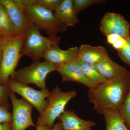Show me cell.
Listing matches in <instances>:
<instances>
[{"instance_id":"4","label":"cell","mask_w":130,"mask_h":130,"mask_svg":"<svg viewBox=\"0 0 130 130\" xmlns=\"http://www.w3.org/2000/svg\"><path fill=\"white\" fill-rule=\"evenodd\" d=\"M76 95L75 91H63L56 86L47 98L48 105L44 112L38 118L36 126H44L52 129L56 119L65 111L67 103Z\"/></svg>"},{"instance_id":"31","label":"cell","mask_w":130,"mask_h":130,"mask_svg":"<svg viewBox=\"0 0 130 130\" xmlns=\"http://www.w3.org/2000/svg\"><path fill=\"white\" fill-rule=\"evenodd\" d=\"M2 44L0 46V68H1V65L2 60Z\"/></svg>"},{"instance_id":"23","label":"cell","mask_w":130,"mask_h":130,"mask_svg":"<svg viewBox=\"0 0 130 130\" xmlns=\"http://www.w3.org/2000/svg\"><path fill=\"white\" fill-rule=\"evenodd\" d=\"M11 90L7 85H0V105L9 109L11 105L9 95Z\"/></svg>"},{"instance_id":"12","label":"cell","mask_w":130,"mask_h":130,"mask_svg":"<svg viewBox=\"0 0 130 130\" xmlns=\"http://www.w3.org/2000/svg\"><path fill=\"white\" fill-rule=\"evenodd\" d=\"M79 47L75 46L63 50L59 46L49 48L43 55L45 61L51 63L59 68L61 65L77 59Z\"/></svg>"},{"instance_id":"18","label":"cell","mask_w":130,"mask_h":130,"mask_svg":"<svg viewBox=\"0 0 130 130\" xmlns=\"http://www.w3.org/2000/svg\"><path fill=\"white\" fill-rule=\"evenodd\" d=\"M106 130H130L118 111H108L103 114Z\"/></svg>"},{"instance_id":"13","label":"cell","mask_w":130,"mask_h":130,"mask_svg":"<svg viewBox=\"0 0 130 130\" xmlns=\"http://www.w3.org/2000/svg\"><path fill=\"white\" fill-rule=\"evenodd\" d=\"M63 130H91L96 125L95 122L82 119L73 111L65 110L58 118Z\"/></svg>"},{"instance_id":"9","label":"cell","mask_w":130,"mask_h":130,"mask_svg":"<svg viewBox=\"0 0 130 130\" xmlns=\"http://www.w3.org/2000/svg\"><path fill=\"white\" fill-rule=\"evenodd\" d=\"M130 24L121 14L107 12L103 16L100 29L106 36L116 34L125 40L129 38Z\"/></svg>"},{"instance_id":"30","label":"cell","mask_w":130,"mask_h":130,"mask_svg":"<svg viewBox=\"0 0 130 130\" xmlns=\"http://www.w3.org/2000/svg\"><path fill=\"white\" fill-rule=\"evenodd\" d=\"M36 130H51L52 129L44 126H36Z\"/></svg>"},{"instance_id":"22","label":"cell","mask_w":130,"mask_h":130,"mask_svg":"<svg viewBox=\"0 0 130 130\" xmlns=\"http://www.w3.org/2000/svg\"><path fill=\"white\" fill-rule=\"evenodd\" d=\"M73 7L77 14L91 5L103 2L100 0H73Z\"/></svg>"},{"instance_id":"28","label":"cell","mask_w":130,"mask_h":130,"mask_svg":"<svg viewBox=\"0 0 130 130\" xmlns=\"http://www.w3.org/2000/svg\"><path fill=\"white\" fill-rule=\"evenodd\" d=\"M0 130H12L11 123L5 122L0 123Z\"/></svg>"},{"instance_id":"20","label":"cell","mask_w":130,"mask_h":130,"mask_svg":"<svg viewBox=\"0 0 130 130\" xmlns=\"http://www.w3.org/2000/svg\"><path fill=\"white\" fill-rule=\"evenodd\" d=\"M62 0H22L24 6L37 5L53 12L55 11Z\"/></svg>"},{"instance_id":"32","label":"cell","mask_w":130,"mask_h":130,"mask_svg":"<svg viewBox=\"0 0 130 130\" xmlns=\"http://www.w3.org/2000/svg\"><path fill=\"white\" fill-rule=\"evenodd\" d=\"M5 39H6V38H4L1 36H0V46H1Z\"/></svg>"},{"instance_id":"1","label":"cell","mask_w":130,"mask_h":130,"mask_svg":"<svg viewBox=\"0 0 130 130\" xmlns=\"http://www.w3.org/2000/svg\"><path fill=\"white\" fill-rule=\"evenodd\" d=\"M130 79L129 71L89 89L88 97L89 102L94 105L93 110L102 114L108 111H119L128 93Z\"/></svg>"},{"instance_id":"14","label":"cell","mask_w":130,"mask_h":130,"mask_svg":"<svg viewBox=\"0 0 130 130\" xmlns=\"http://www.w3.org/2000/svg\"><path fill=\"white\" fill-rule=\"evenodd\" d=\"M109 57L107 51L104 47L82 44L79 47L77 59L84 63L94 65Z\"/></svg>"},{"instance_id":"17","label":"cell","mask_w":130,"mask_h":130,"mask_svg":"<svg viewBox=\"0 0 130 130\" xmlns=\"http://www.w3.org/2000/svg\"><path fill=\"white\" fill-rule=\"evenodd\" d=\"M18 35L5 7L0 2V36L7 38Z\"/></svg>"},{"instance_id":"16","label":"cell","mask_w":130,"mask_h":130,"mask_svg":"<svg viewBox=\"0 0 130 130\" xmlns=\"http://www.w3.org/2000/svg\"><path fill=\"white\" fill-rule=\"evenodd\" d=\"M94 65L98 71L107 80L115 78L122 74L128 73L129 71L115 62L109 57Z\"/></svg>"},{"instance_id":"2","label":"cell","mask_w":130,"mask_h":130,"mask_svg":"<svg viewBox=\"0 0 130 130\" xmlns=\"http://www.w3.org/2000/svg\"><path fill=\"white\" fill-rule=\"evenodd\" d=\"M60 39V37L57 36H42L39 29L29 23L21 49V55L30 57L34 62H39L48 48L59 46Z\"/></svg>"},{"instance_id":"5","label":"cell","mask_w":130,"mask_h":130,"mask_svg":"<svg viewBox=\"0 0 130 130\" xmlns=\"http://www.w3.org/2000/svg\"><path fill=\"white\" fill-rule=\"evenodd\" d=\"M24 12L29 23L49 36L66 31L67 27L60 23L53 12L37 5L24 6Z\"/></svg>"},{"instance_id":"7","label":"cell","mask_w":130,"mask_h":130,"mask_svg":"<svg viewBox=\"0 0 130 130\" xmlns=\"http://www.w3.org/2000/svg\"><path fill=\"white\" fill-rule=\"evenodd\" d=\"M7 85L14 93L21 96L24 99L35 107L41 115L46 109L48 102L47 98L51 92L47 89L41 90H36L27 85L19 83L9 78Z\"/></svg>"},{"instance_id":"33","label":"cell","mask_w":130,"mask_h":130,"mask_svg":"<svg viewBox=\"0 0 130 130\" xmlns=\"http://www.w3.org/2000/svg\"><path fill=\"white\" fill-rule=\"evenodd\" d=\"M129 128V130H130V126L129 127V128Z\"/></svg>"},{"instance_id":"25","label":"cell","mask_w":130,"mask_h":130,"mask_svg":"<svg viewBox=\"0 0 130 130\" xmlns=\"http://www.w3.org/2000/svg\"><path fill=\"white\" fill-rule=\"evenodd\" d=\"M12 113L6 108L0 105V123L5 122L11 123Z\"/></svg>"},{"instance_id":"6","label":"cell","mask_w":130,"mask_h":130,"mask_svg":"<svg viewBox=\"0 0 130 130\" xmlns=\"http://www.w3.org/2000/svg\"><path fill=\"white\" fill-rule=\"evenodd\" d=\"M58 67L47 61L34 62L31 65L15 71L10 79L27 85L34 84L41 89H46V79L48 74L57 71Z\"/></svg>"},{"instance_id":"24","label":"cell","mask_w":130,"mask_h":130,"mask_svg":"<svg viewBox=\"0 0 130 130\" xmlns=\"http://www.w3.org/2000/svg\"><path fill=\"white\" fill-rule=\"evenodd\" d=\"M117 51L121 60L130 67V37L126 40L125 46Z\"/></svg>"},{"instance_id":"3","label":"cell","mask_w":130,"mask_h":130,"mask_svg":"<svg viewBox=\"0 0 130 130\" xmlns=\"http://www.w3.org/2000/svg\"><path fill=\"white\" fill-rule=\"evenodd\" d=\"M24 40V36L18 35L14 37L6 38L3 43L0 85H7L8 79L15 72L22 56L21 52Z\"/></svg>"},{"instance_id":"15","label":"cell","mask_w":130,"mask_h":130,"mask_svg":"<svg viewBox=\"0 0 130 130\" xmlns=\"http://www.w3.org/2000/svg\"><path fill=\"white\" fill-rule=\"evenodd\" d=\"M54 14L58 21L67 28L74 26L79 22L73 0H62Z\"/></svg>"},{"instance_id":"26","label":"cell","mask_w":130,"mask_h":130,"mask_svg":"<svg viewBox=\"0 0 130 130\" xmlns=\"http://www.w3.org/2000/svg\"><path fill=\"white\" fill-rule=\"evenodd\" d=\"M126 40L124 39L122 37H120L115 43L112 45L113 48L116 49L117 51L123 48L125 46L126 43Z\"/></svg>"},{"instance_id":"27","label":"cell","mask_w":130,"mask_h":130,"mask_svg":"<svg viewBox=\"0 0 130 130\" xmlns=\"http://www.w3.org/2000/svg\"><path fill=\"white\" fill-rule=\"evenodd\" d=\"M106 37L107 42L111 45L112 46L115 43L120 37H121L119 35H116V34H111V35H107Z\"/></svg>"},{"instance_id":"10","label":"cell","mask_w":130,"mask_h":130,"mask_svg":"<svg viewBox=\"0 0 130 130\" xmlns=\"http://www.w3.org/2000/svg\"><path fill=\"white\" fill-rule=\"evenodd\" d=\"M18 35L25 37L29 22L24 12L21 0H0Z\"/></svg>"},{"instance_id":"19","label":"cell","mask_w":130,"mask_h":130,"mask_svg":"<svg viewBox=\"0 0 130 130\" xmlns=\"http://www.w3.org/2000/svg\"><path fill=\"white\" fill-rule=\"evenodd\" d=\"M77 60L86 76L91 80L98 84L105 83L107 80L98 71L94 65L84 63L77 59Z\"/></svg>"},{"instance_id":"8","label":"cell","mask_w":130,"mask_h":130,"mask_svg":"<svg viewBox=\"0 0 130 130\" xmlns=\"http://www.w3.org/2000/svg\"><path fill=\"white\" fill-rule=\"evenodd\" d=\"M9 98L13 107L12 130H25L30 126L36 127L31 116L33 106L23 98L18 99L12 91Z\"/></svg>"},{"instance_id":"11","label":"cell","mask_w":130,"mask_h":130,"mask_svg":"<svg viewBox=\"0 0 130 130\" xmlns=\"http://www.w3.org/2000/svg\"><path fill=\"white\" fill-rule=\"evenodd\" d=\"M63 82L72 81L82 84L89 89L95 88L98 84L86 76L77 59L60 66L57 70Z\"/></svg>"},{"instance_id":"29","label":"cell","mask_w":130,"mask_h":130,"mask_svg":"<svg viewBox=\"0 0 130 130\" xmlns=\"http://www.w3.org/2000/svg\"><path fill=\"white\" fill-rule=\"evenodd\" d=\"M51 130H63V127L60 121L54 124Z\"/></svg>"},{"instance_id":"21","label":"cell","mask_w":130,"mask_h":130,"mask_svg":"<svg viewBox=\"0 0 130 130\" xmlns=\"http://www.w3.org/2000/svg\"><path fill=\"white\" fill-rule=\"evenodd\" d=\"M119 112L129 128L130 126V79L128 93Z\"/></svg>"}]
</instances>
